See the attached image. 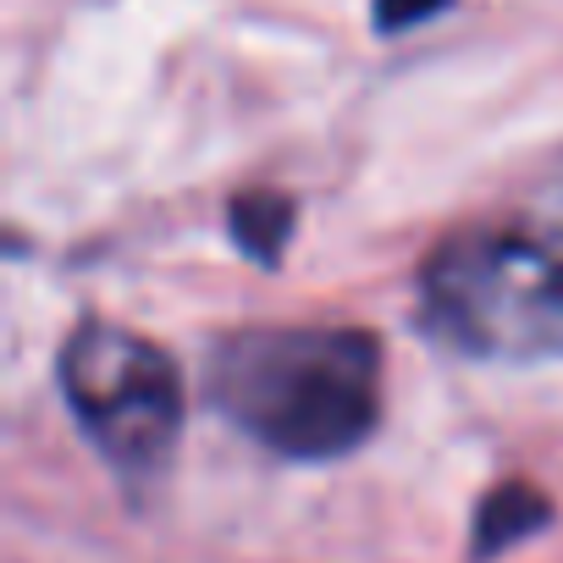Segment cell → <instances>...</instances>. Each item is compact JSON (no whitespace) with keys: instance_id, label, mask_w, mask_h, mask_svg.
Wrapping results in <instances>:
<instances>
[{"instance_id":"cell-1","label":"cell","mask_w":563,"mask_h":563,"mask_svg":"<svg viewBox=\"0 0 563 563\" xmlns=\"http://www.w3.org/2000/svg\"><path fill=\"white\" fill-rule=\"evenodd\" d=\"M210 404L282 459H343L382 415V343L360 327H249L205 371Z\"/></svg>"},{"instance_id":"cell-2","label":"cell","mask_w":563,"mask_h":563,"mask_svg":"<svg viewBox=\"0 0 563 563\" xmlns=\"http://www.w3.org/2000/svg\"><path fill=\"white\" fill-rule=\"evenodd\" d=\"M431 332L486 360L563 354V232L464 227L420 276Z\"/></svg>"},{"instance_id":"cell-3","label":"cell","mask_w":563,"mask_h":563,"mask_svg":"<svg viewBox=\"0 0 563 563\" xmlns=\"http://www.w3.org/2000/svg\"><path fill=\"white\" fill-rule=\"evenodd\" d=\"M62 393L89 442L128 475L161 470L183 431V382L172 354L111 321H89L67 338Z\"/></svg>"},{"instance_id":"cell-4","label":"cell","mask_w":563,"mask_h":563,"mask_svg":"<svg viewBox=\"0 0 563 563\" xmlns=\"http://www.w3.org/2000/svg\"><path fill=\"white\" fill-rule=\"evenodd\" d=\"M547 497L536 492V486H525V481H508V486H497L481 508H475V541H470V552L475 558H497V552H508L514 541H525V536H536L541 525H547Z\"/></svg>"},{"instance_id":"cell-5","label":"cell","mask_w":563,"mask_h":563,"mask_svg":"<svg viewBox=\"0 0 563 563\" xmlns=\"http://www.w3.org/2000/svg\"><path fill=\"white\" fill-rule=\"evenodd\" d=\"M227 227H232V238L249 260L276 265L288 238H294V199L276 194V188H249L227 205Z\"/></svg>"},{"instance_id":"cell-6","label":"cell","mask_w":563,"mask_h":563,"mask_svg":"<svg viewBox=\"0 0 563 563\" xmlns=\"http://www.w3.org/2000/svg\"><path fill=\"white\" fill-rule=\"evenodd\" d=\"M448 0H376V29L382 34H398V29H415L426 18H437Z\"/></svg>"}]
</instances>
